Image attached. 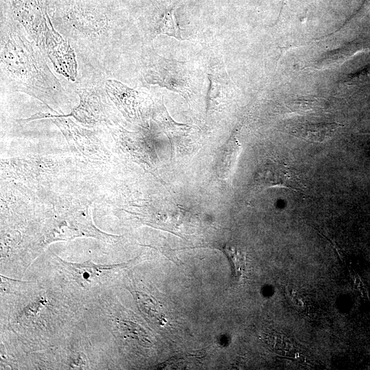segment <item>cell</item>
<instances>
[{
    "label": "cell",
    "instance_id": "obj_1",
    "mask_svg": "<svg viewBox=\"0 0 370 370\" xmlns=\"http://www.w3.org/2000/svg\"><path fill=\"white\" fill-rule=\"evenodd\" d=\"M49 14L74 49L78 66L116 76L123 31L116 0H53Z\"/></svg>",
    "mask_w": 370,
    "mask_h": 370
},
{
    "label": "cell",
    "instance_id": "obj_2",
    "mask_svg": "<svg viewBox=\"0 0 370 370\" xmlns=\"http://www.w3.org/2000/svg\"><path fill=\"white\" fill-rule=\"evenodd\" d=\"M1 79L14 91L41 101L55 114H63L68 95L51 71L48 60L25 28L1 11Z\"/></svg>",
    "mask_w": 370,
    "mask_h": 370
},
{
    "label": "cell",
    "instance_id": "obj_3",
    "mask_svg": "<svg viewBox=\"0 0 370 370\" xmlns=\"http://www.w3.org/2000/svg\"><path fill=\"white\" fill-rule=\"evenodd\" d=\"M109 77L95 70L78 66V75L71 83L79 98V104L69 114H55L72 116L82 125L93 128L106 126L113 122L114 104L106 90V81Z\"/></svg>",
    "mask_w": 370,
    "mask_h": 370
},
{
    "label": "cell",
    "instance_id": "obj_4",
    "mask_svg": "<svg viewBox=\"0 0 370 370\" xmlns=\"http://www.w3.org/2000/svg\"><path fill=\"white\" fill-rule=\"evenodd\" d=\"M137 66L147 85H158L175 92L190 104L197 81L189 62L167 59L157 53L150 45H143Z\"/></svg>",
    "mask_w": 370,
    "mask_h": 370
},
{
    "label": "cell",
    "instance_id": "obj_5",
    "mask_svg": "<svg viewBox=\"0 0 370 370\" xmlns=\"http://www.w3.org/2000/svg\"><path fill=\"white\" fill-rule=\"evenodd\" d=\"M45 118L51 119L66 138L70 149L76 155L94 162H106L109 159L110 153L96 132L76 123L68 116L38 112L19 121L29 122Z\"/></svg>",
    "mask_w": 370,
    "mask_h": 370
},
{
    "label": "cell",
    "instance_id": "obj_6",
    "mask_svg": "<svg viewBox=\"0 0 370 370\" xmlns=\"http://www.w3.org/2000/svg\"><path fill=\"white\" fill-rule=\"evenodd\" d=\"M53 0H1V11L21 23L45 56V37ZM46 58V57H45Z\"/></svg>",
    "mask_w": 370,
    "mask_h": 370
},
{
    "label": "cell",
    "instance_id": "obj_7",
    "mask_svg": "<svg viewBox=\"0 0 370 370\" xmlns=\"http://www.w3.org/2000/svg\"><path fill=\"white\" fill-rule=\"evenodd\" d=\"M106 127L125 156L157 177L159 160L154 145L145 132H130L116 122L108 124Z\"/></svg>",
    "mask_w": 370,
    "mask_h": 370
},
{
    "label": "cell",
    "instance_id": "obj_8",
    "mask_svg": "<svg viewBox=\"0 0 370 370\" xmlns=\"http://www.w3.org/2000/svg\"><path fill=\"white\" fill-rule=\"evenodd\" d=\"M105 86L110 100L127 121L144 128L148 126L153 101L147 93L112 78L107 79Z\"/></svg>",
    "mask_w": 370,
    "mask_h": 370
},
{
    "label": "cell",
    "instance_id": "obj_9",
    "mask_svg": "<svg viewBox=\"0 0 370 370\" xmlns=\"http://www.w3.org/2000/svg\"><path fill=\"white\" fill-rule=\"evenodd\" d=\"M134 205L130 213L152 227L175 233L182 224L186 210L164 199H151Z\"/></svg>",
    "mask_w": 370,
    "mask_h": 370
},
{
    "label": "cell",
    "instance_id": "obj_10",
    "mask_svg": "<svg viewBox=\"0 0 370 370\" xmlns=\"http://www.w3.org/2000/svg\"><path fill=\"white\" fill-rule=\"evenodd\" d=\"M205 68L210 82L207 94V116L220 111L228 99L232 86L223 60L215 49H207Z\"/></svg>",
    "mask_w": 370,
    "mask_h": 370
},
{
    "label": "cell",
    "instance_id": "obj_11",
    "mask_svg": "<svg viewBox=\"0 0 370 370\" xmlns=\"http://www.w3.org/2000/svg\"><path fill=\"white\" fill-rule=\"evenodd\" d=\"M152 101L151 118L168 137L172 153L179 154L188 151L193 144L192 136L195 134V129L191 125L175 122L164 104L163 97L155 96Z\"/></svg>",
    "mask_w": 370,
    "mask_h": 370
},
{
    "label": "cell",
    "instance_id": "obj_12",
    "mask_svg": "<svg viewBox=\"0 0 370 370\" xmlns=\"http://www.w3.org/2000/svg\"><path fill=\"white\" fill-rule=\"evenodd\" d=\"M1 173L8 177L27 182L36 183L52 174L57 165L51 158L25 157L1 161Z\"/></svg>",
    "mask_w": 370,
    "mask_h": 370
},
{
    "label": "cell",
    "instance_id": "obj_13",
    "mask_svg": "<svg viewBox=\"0 0 370 370\" xmlns=\"http://www.w3.org/2000/svg\"><path fill=\"white\" fill-rule=\"evenodd\" d=\"M254 180L256 185L261 188L278 186L295 191H304L305 188L297 171L280 161L268 160L262 164Z\"/></svg>",
    "mask_w": 370,
    "mask_h": 370
},
{
    "label": "cell",
    "instance_id": "obj_14",
    "mask_svg": "<svg viewBox=\"0 0 370 370\" xmlns=\"http://www.w3.org/2000/svg\"><path fill=\"white\" fill-rule=\"evenodd\" d=\"M143 29V34L149 40L162 34L174 37L179 40H184L173 9L166 10L158 20L149 22Z\"/></svg>",
    "mask_w": 370,
    "mask_h": 370
},
{
    "label": "cell",
    "instance_id": "obj_15",
    "mask_svg": "<svg viewBox=\"0 0 370 370\" xmlns=\"http://www.w3.org/2000/svg\"><path fill=\"white\" fill-rule=\"evenodd\" d=\"M340 124L336 123H304L295 126L291 134L306 140L323 143L330 139Z\"/></svg>",
    "mask_w": 370,
    "mask_h": 370
},
{
    "label": "cell",
    "instance_id": "obj_16",
    "mask_svg": "<svg viewBox=\"0 0 370 370\" xmlns=\"http://www.w3.org/2000/svg\"><path fill=\"white\" fill-rule=\"evenodd\" d=\"M61 261L75 274L76 278L79 280V283H82V282H90L92 278L100 276L103 273L116 269L118 267H125L127 264L124 262L118 264L102 265L95 264L91 262L77 264L67 262L64 260Z\"/></svg>",
    "mask_w": 370,
    "mask_h": 370
},
{
    "label": "cell",
    "instance_id": "obj_17",
    "mask_svg": "<svg viewBox=\"0 0 370 370\" xmlns=\"http://www.w3.org/2000/svg\"><path fill=\"white\" fill-rule=\"evenodd\" d=\"M238 149L239 145L234 137H231L220 149L216 162V171L220 178L226 179L231 175Z\"/></svg>",
    "mask_w": 370,
    "mask_h": 370
},
{
    "label": "cell",
    "instance_id": "obj_18",
    "mask_svg": "<svg viewBox=\"0 0 370 370\" xmlns=\"http://www.w3.org/2000/svg\"><path fill=\"white\" fill-rule=\"evenodd\" d=\"M136 299L142 311L154 322L161 326L166 323L162 308L156 299L147 294L138 292H136Z\"/></svg>",
    "mask_w": 370,
    "mask_h": 370
},
{
    "label": "cell",
    "instance_id": "obj_19",
    "mask_svg": "<svg viewBox=\"0 0 370 370\" xmlns=\"http://www.w3.org/2000/svg\"><path fill=\"white\" fill-rule=\"evenodd\" d=\"M224 253L229 258L235 278L241 277L245 267V257L239 249L232 245H226L223 247Z\"/></svg>",
    "mask_w": 370,
    "mask_h": 370
}]
</instances>
